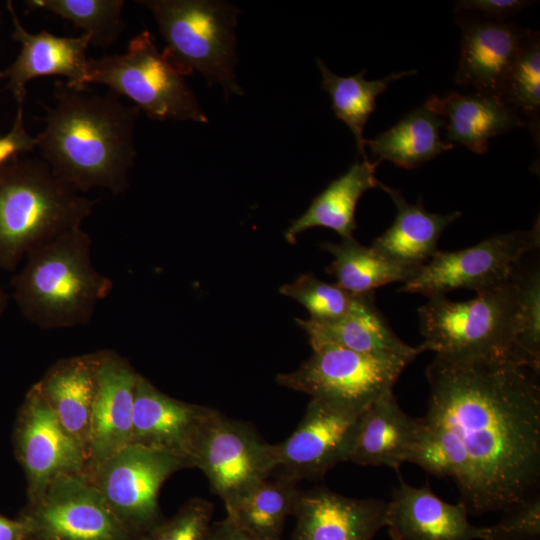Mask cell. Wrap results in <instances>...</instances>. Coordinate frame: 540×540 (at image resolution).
Listing matches in <instances>:
<instances>
[{"label":"cell","instance_id":"6da1fadb","mask_svg":"<svg viewBox=\"0 0 540 540\" xmlns=\"http://www.w3.org/2000/svg\"><path fill=\"white\" fill-rule=\"evenodd\" d=\"M427 420L457 441L465 469L457 487L468 512H507L540 485L539 373L515 360L427 366Z\"/></svg>","mask_w":540,"mask_h":540},{"label":"cell","instance_id":"7a4b0ae2","mask_svg":"<svg viewBox=\"0 0 540 540\" xmlns=\"http://www.w3.org/2000/svg\"><path fill=\"white\" fill-rule=\"evenodd\" d=\"M54 99L52 107L45 106L40 118L45 128L36 137L52 173L83 194L94 189L125 193L136 156L139 108L110 90L91 93L64 80L55 81Z\"/></svg>","mask_w":540,"mask_h":540},{"label":"cell","instance_id":"3957f363","mask_svg":"<svg viewBox=\"0 0 540 540\" xmlns=\"http://www.w3.org/2000/svg\"><path fill=\"white\" fill-rule=\"evenodd\" d=\"M12 286L24 318L56 330L89 324L114 283L95 267L92 238L80 226L29 252Z\"/></svg>","mask_w":540,"mask_h":540},{"label":"cell","instance_id":"277c9868","mask_svg":"<svg viewBox=\"0 0 540 540\" xmlns=\"http://www.w3.org/2000/svg\"><path fill=\"white\" fill-rule=\"evenodd\" d=\"M96 203L43 160H9L0 167V269L14 271L35 248L82 226Z\"/></svg>","mask_w":540,"mask_h":540},{"label":"cell","instance_id":"5b68a950","mask_svg":"<svg viewBox=\"0 0 540 540\" xmlns=\"http://www.w3.org/2000/svg\"><path fill=\"white\" fill-rule=\"evenodd\" d=\"M418 315L424 352L453 361L515 360L525 365L516 348L519 300L514 275L467 301L428 297Z\"/></svg>","mask_w":540,"mask_h":540},{"label":"cell","instance_id":"8992f818","mask_svg":"<svg viewBox=\"0 0 540 540\" xmlns=\"http://www.w3.org/2000/svg\"><path fill=\"white\" fill-rule=\"evenodd\" d=\"M136 2L152 12L166 42L163 53L181 75L198 71L209 86L219 84L226 98L243 94L234 72L238 7L213 0Z\"/></svg>","mask_w":540,"mask_h":540},{"label":"cell","instance_id":"52a82bcc","mask_svg":"<svg viewBox=\"0 0 540 540\" xmlns=\"http://www.w3.org/2000/svg\"><path fill=\"white\" fill-rule=\"evenodd\" d=\"M86 80L131 99L153 120L208 122L185 77L149 31L132 38L124 54L88 59Z\"/></svg>","mask_w":540,"mask_h":540},{"label":"cell","instance_id":"ba28073f","mask_svg":"<svg viewBox=\"0 0 540 540\" xmlns=\"http://www.w3.org/2000/svg\"><path fill=\"white\" fill-rule=\"evenodd\" d=\"M312 355L278 384L319 398L366 409L394 384L412 360L396 355L364 354L334 344L311 346Z\"/></svg>","mask_w":540,"mask_h":540},{"label":"cell","instance_id":"9c48e42d","mask_svg":"<svg viewBox=\"0 0 540 540\" xmlns=\"http://www.w3.org/2000/svg\"><path fill=\"white\" fill-rule=\"evenodd\" d=\"M539 246L537 219L529 230L496 234L462 250H438L399 291L427 297L455 289H470L477 294L490 291L511 281L522 259Z\"/></svg>","mask_w":540,"mask_h":540},{"label":"cell","instance_id":"30bf717a","mask_svg":"<svg viewBox=\"0 0 540 540\" xmlns=\"http://www.w3.org/2000/svg\"><path fill=\"white\" fill-rule=\"evenodd\" d=\"M192 468L175 455L130 444L84 472L118 519L137 537L163 516L159 493L175 472Z\"/></svg>","mask_w":540,"mask_h":540},{"label":"cell","instance_id":"8fae6325","mask_svg":"<svg viewBox=\"0 0 540 540\" xmlns=\"http://www.w3.org/2000/svg\"><path fill=\"white\" fill-rule=\"evenodd\" d=\"M20 520L28 540H136L84 473L66 474L30 499Z\"/></svg>","mask_w":540,"mask_h":540},{"label":"cell","instance_id":"7c38bea8","mask_svg":"<svg viewBox=\"0 0 540 540\" xmlns=\"http://www.w3.org/2000/svg\"><path fill=\"white\" fill-rule=\"evenodd\" d=\"M365 409L311 398L305 414L284 441L272 444L274 473L319 479L349 455L361 413Z\"/></svg>","mask_w":540,"mask_h":540},{"label":"cell","instance_id":"4fadbf2b","mask_svg":"<svg viewBox=\"0 0 540 540\" xmlns=\"http://www.w3.org/2000/svg\"><path fill=\"white\" fill-rule=\"evenodd\" d=\"M224 504L274 473L272 444L253 427L217 410L208 421L193 457Z\"/></svg>","mask_w":540,"mask_h":540},{"label":"cell","instance_id":"5bb4252c","mask_svg":"<svg viewBox=\"0 0 540 540\" xmlns=\"http://www.w3.org/2000/svg\"><path fill=\"white\" fill-rule=\"evenodd\" d=\"M15 441L27 479L28 500L35 498L57 477L86 470L85 450L63 428L35 384L21 407Z\"/></svg>","mask_w":540,"mask_h":540},{"label":"cell","instance_id":"9a60e30c","mask_svg":"<svg viewBox=\"0 0 540 540\" xmlns=\"http://www.w3.org/2000/svg\"><path fill=\"white\" fill-rule=\"evenodd\" d=\"M215 411L173 398L138 373L131 444L183 458L193 468L196 447Z\"/></svg>","mask_w":540,"mask_h":540},{"label":"cell","instance_id":"2e32d148","mask_svg":"<svg viewBox=\"0 0 540 540\" xmlns=\"http://www.w3.org/2000/svg\"><path fill=\"white\" fill-rule=\"evenodd\" d=\"M97 353V391L90 423L87 467L131 444L138 375L115 351L107 349Z\"/></svg>","mask_w":540,"mask_h":540},{"label":"cell","instance_id":"e0dca14e","mask_svg":"<svg viewBox=\"0 0 540 540\" xmlns=\"http://www.w3.org/2000/svg\"><path fill=\"white\" fill-rule=\"evenodd\" d=\"M461 501L439 498L429 483L413 486L400 477L387 502L386 524L393 540H485L487 529L471 524Z\"/></svg>","mask_w":540,"mask_h":540},{"label":"cell","instance_id":"ac0fdd59","mask_svg":"<svg viewBox=\"0 0 540 540\" xmlns=\"http://www.w3.org/2000/svg\"><path fill=\"white\" fill-rule=\"evenodd\" d=\"M458 23L462 41L455 81L502 100L506 80L531 30L479 18H463Z\"/></svg>","mask_w":540,"mask_h":540},{"label":"cell","instance_id":"d6986e66","mask_svg":"<svg viewBox=\"0 0 540 540\" xmlns=\"http://www.w3.org/2000/svg\"><path fill=\"white\" fill-rule=\"evenodd\" d=\"M387 501L351 498L328 488L300 491L291 540H372L386 524Z\"/></svg>","mask_w":540,"mask_h":540},{"label":"cell","instance_id":"ffe728a7","mask_svg":"<svg viewBox=\"0 0 540 540\" xmlns=\"http://www.w3.org/2000/svg\"><path fill=\"white\" fill-rule=\"evenodd\" d=\"M7 8L14 27L11 37L20 42L22 48L16 60L0 72V79H9L5 89L12 91L17 103L24 102L25 84L37 77L63 76L70 85L86 88L88 36L60 37L47 31L30 33L20 23L10 1Z\"/></svg>","mask_w":540,"mask_h":540},{"label":"cell","instance_id":"44dd1931","mask_svg":"<svg viewBox=\"0 0 540 540\" xmlns=\"http://www.w3.org/2000/svg\"><path fill=\"white\" fill-rule=\"evenodd\" d=\"M374 300V293L355 295L350 310L338 320L296 319V322L308 335L311 346L334 344L359 353L396 355L413 361L424 352L423 348L402 341Z\"/></svg>","mask_w":540,"mask_h":540},{"label":"cell","instance_id":"7402d4cb","mask_svg":"<svg viewBox=\"0 0 540 540\" xmlns=\"http://www.w3.org/2000/svg\"><path fill=\"white\" fill-rule=\"evenodd\" d=\"M420 427L421 418L407 414L390 391L361 413L348 461L399 472L408 461Z\"/></svg>","mask_w":540,"mask_h":540},{"label":"cell","instance_id":"603a6c76","mask_svg":"<svg viewBox=\"0 0 540 540\" xmlns=\"http://www.w3.org/2000/svg\"><path fill=\"white\" fill-rule=\"evenodd\" d=\"M97 369V351L66 357L52 364L35 383L60 424L86 454L97 391Z\"/></svg>","mask_w":540,"mask_h":540},{"label":"cell","instance_id":"cb8c5ba5","mask_svg":"<svg viewBox=\"0 0 540 540\" xmlns=\"http://www.w3.org/2000/svg\"><path fill=\"white\" fill-rule=\"evenodd\" d=\"M378 188L390 196L396 206V216L392 225L371 246L390 261L417 272L438 251V241L444 229L462 213H432L420 202H407L395 188L382 182Z\"/></svg>","mask_w":540,"mask_h":540},{"label":"cell","instance_id":"d4e9b609","mask_svg":"<svg viewBox=\"0 0 540 540\" xmlns=\"http://www.w3.org/2000/svg\"><path fill=\"white\" fill-rule=\"evenodd\" d=\"M425 103L444 119L446 142L464 145L477 154L488 150L491 138L526 127L512 106L492 96L451 92L444 97L432 95Z\"/></svg>","mask_w":540,"mask_h":540},{"label":"cell","instance_id":"484cf974","mask_svg":"<svg viewBox=\"0 0 540 540\" xmlns=\"http://www.w3.org/2000/svg\"><path fill=\"white\" fill-rule=\"evenodd\" d=\"M377 166V163L369 160L355 162L313 199L304 214L291 223L285 232V239L293 244L300 233L314 227L331 229L342 239L354 238L353 233L357 228L355 209L366 191L378 188L380 181L375 176Z\"/></svg>","mask_w":540,"mask_h":540},{"label":"cell","instance_id":"4316f807","mask_svg":"<svg viewBox=\"0 0 540 540\" xmlns=\"http://www.w3.org/2000/svg\"><path fill=\"white\" fill-rule=\"evenodd\" d=\"M442 127L444 119L424 103L364 144L369 146L378 165L390 161L398 167L413 169L454 147L441 139Z\"/></svg>","mask_w":540,"mask_h":540},{"label":"cell","instance_id":"83f0119b","mask_svg":"<svg viewBox=\"0 0 540 540\" xmlns=\"http://www.w3.org/2000/svg\"><path fill=\"white\" fill-rule=\"evenodd\" d=\"M297 480L277 474L256 483L224 504L226 519L236 527L268 539H281L286 519L299 497Z\"/></svg>","mask_w":540,"mask_h":540},{"label":"cell","instance_id":"f1b7e54d","mask_svg":"<svg viewBox=\"0 0 540 540\" xmlns=\"http://www.w3.org/2000/svg\"><path fill=\"white\" fill-rule=\"evenodd\" d=\"M316 62L322 76L321 87L329 94L336 117L353 133L357 151L362 159L369 160L365 152L363 132L377 107V97L391 82L414 75L417 71L393 72L381 79L366 80V69L356 75L342 77L331 72L321 59H317Z\"/></svg>","mask_w":540,"mask_h":540},{"label":"cell","instance_id":"f546056e","mask_svg":"<svg viewBox=\"0 0 540 540\" xmlns=\"http://www.w3.org/2000/svg\"><path fill=\"white\" fill-rule=\"evenodd\" d=\"M322 248L334 257L327 271L336 277L339 287L353 295L374 293L375 289L393 282L404 283L416 273L354 238L327 242Z\"/></svg>","mask_w":540,"mask_h":540},{"label":"cell","instance_id":"4dcf8cb0","mask_svg":"<svg viewBox=\"0 0 540 540\" xmlns=\"http://www.w3.org/2000/svg\"><path fill=\"white\" fill-rule=\"evenodd\" d=\"M31 10H45L69 20L88 36L90 45L106 49L124 30L123 0H30Z\"/></svg>","mask_w":540,"mask_h":540},{"label":"cell","instance_id":"1f68e13d","mask_svg":"<svg viewBox=\"0 0 540 540\" xmlns=\"http://www.w3.org/2000/svg\"><path fill=\"white\" fill-rule=\"evenodd\" d=\"M502 100L523 115L526 127L539 146L540 135V37L530 31L506 80ZM520 115V114H519Z\"/></svg>","mask_w":540,"mask_h":540},{"label":"cell","instance_id":"d6a6232c","mask_svg":"<svg viewBox=\"0 0 540 540\" xmlns=\"http://www.w3.org/2000/svg\"><path fill=\"white\" fill-rule=\"evenodd\" d=\"M407 463L437 478H452L456 485L465 469L463 454L451 433L425 417H421V427Z\"/></svg>","mask_w":540,"mask_h":540},{"label":"cell","instance_id":"836d02e7","mask_svg":"<svg viewBox=\"0 0 540 540\" xmlns=\"http://www.w3.org/2000/svg\"><path fill=\"white\" fill-rule=\"evenodd\" d=\"M518 287L519 330L516 341L520 359L536 373L540 372V270L539 266L514 274Z\"/></svg>","mask_w":540,"mask_h":540},{"label":"cell","instance_id":"e575fe53","mask_svg":"<svg viewBox=\"0 0 540 540\" xmlns=\"http://www.w3.org/2000/svg\"><path fill=\"white\" fill-rule=\"evenodd\" d=\"M280 293L302 304L315 322H332L350 310L355 295L337 284H329L313 274H303L293 283L285 284Z\"/></svg>","mask_w":540,"mask_h":540},{"label":"cell","instance_id":"d590c367","mask_svg":"<svg viewBox=\"0 0 540 540\" xmlns=\"http://www.w3.org/2000/svg\"><path fill=\"white\" fill-rule=\"evenodd\" d=\"M213 514L212 504L199 497L188 500L170 518H163L136 540H206Z\"/></svg>","mask_w":540,"mask_h":540},{"label":"cell","instance_id":"8d00e7d4","mask_svg":"<svg viewBox=\"0 0 540 540\" xmlns=\"http://www.w3.org/2000/svg\"><path fill=\"white\" fill-rule=\"evenodd\" d=\"M485 540H539L540 495L524 500L506 512L497 524L486 527Z\"/></svg>","mask_w":540,"mask_h":540},{"label":"cell","instance_id":"74e56055","mask_svg":"<svg viewBox=\"0 0 540 540\" xmlns=\"http://www.w3.org/2000/svg\"><path fill=\"white\" fill-rule=\"evenodd\" d=\"M36 146V137L29 135L24 126L23 103H18L12 129L0 137V167L12 158L32 151Z\"/></svg>","mask_w":540,"mask_h":540},{"label":"cell","instance_id":"f35d334b","mask_svg":"<svg viewBox=\"0 0 540 540\" xmlns=\"http://www.w3.org/2000/svg\"><path fill=\"white\" fill-rule=\"evenodd\" d=\"M531 1L524 0H461L457 1L455 11H479L486 18L497 22L506 19L527 6Z\"/></svg>","mask_w":540,"mask_h":540},{"label":"cell","instance_id":"ab89813d","mask_svg":"<svg viewBox=\"0 0 540 540\" xmlns=\"http://www.w3.org/2000/svg\"><path fill=\"white\" fill-rule=\"evenodd\" d=\"M206 540H281V539H268L256 536L249 532H246L226 518L222 521L212 523Z\"/></svg>","mask_w":540,"mask_h":540},{"label":"cell","instance_id":"60d3db41","mask_svg":"<svg viewBox=\"0 0 540 540\" xmlns=\"http://www.w3.org/2000/svg\"><path fill=\"white\" fill-rule=\"evenodd\" d=\"M0 540H28L24 523L0 516Z\"/></svg>","mask_w":540,"mask_h":540},{"label":"cell","instance_id":"b9f144b4","mask_svg":"<svg viewBox=\"0 0 540 540\" xmlns=\"http://www.w3.org/2000/svg\"><path fill=\"white\" fill-rule=\"evenodd\" d=\"M7 303H8V297H7L6 293H5V291L0 286V317L4 313V311L6 310Z\"/></svg>","mask_w":540,"mask_h":540}]
</instances>
